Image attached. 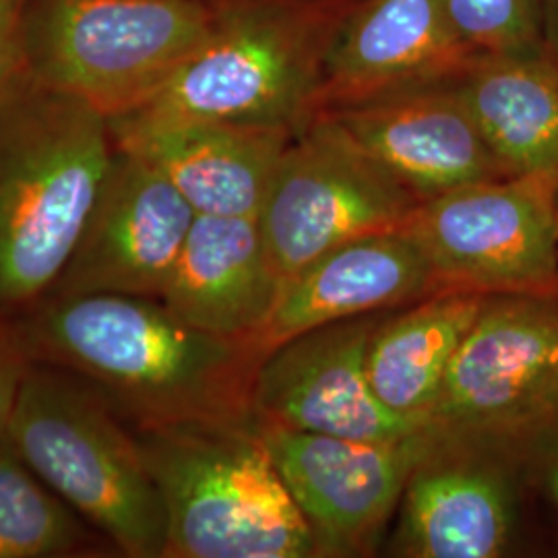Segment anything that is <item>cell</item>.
<instances>
[{"label": "cell", "instance_id": "6da1fadb", "mask_svg": "<svg viewBox=\"0 0 558 558\" xmlns=\"http://www.w3.org/2000/svg\"><path fill=\"white\" fill-rule=\"evenodd\" d=\"M15 325L29 359L96 387L133 430L255 424V380L267 352L189 325L161 300L46 299Z\"/></svg>", "mask_w": 558, "mask_h": 558}, {"label": "cell", "instance_id": "7a4b0ae2", "mask_svg": "<svg viewBox=\"0 0 558 558\" xmlns=\"http://www.w3.org/2000/svg\"><path fill=\"white\" fill-rule=\"evenodd\" d=\"M114 156L110 122L23 75L0 94V315L48 299Z\"/></svg>", "mask_w": 558, "mask_h": 558}, {"label": "cell", "instance_id": "3957f363", "mask_svg": "<svg viewBox=\"0 0 558 558\" xmlns=\"http://www.w3.org/2000/svg\"><path fill=\"white\" fill-rule=\"evenodd\" d=\"M362 0H214L205 40L120 122H240L300 131L325 62Z\"/></svg>", "mask_w": 558, "mask_h": 558}, {"label": "cell", "instance_id": "277c9868", "mask_svg": "<svg viewBox=\"0 0 558 558\" xmlns=\"http://www.w3.org/2000/svg\"><path fill=\"white\" fill-rule=\"evenodd\" d=\"M4 435L117 555L163 558V505L137 433L96 387L32 360Z\"/></svg>", "mask_w": 558, "mask_h": 558}, {"label": "cell", "instance_id": "5b68a950", "mask_svg": "<svg viewBox=\"0 0 558 558\" xmlns=\"http://www.w3.org/2000/svg\"><path fill=\"white\" fill-rule=\"evenodd\" d=\"M135 433L163 505V558L317 557L257 424Z\"/></svg>", "mask_w": 558, "mask_h": 558}, {"label": "cell", "instance_id": "8992f818", "mask_svg": "<svg viewBox=\"0 0 558 558\" xmlns=\"http://www.w3.org/2000/svg\"><path fill=\"white\" fill-rule=\"evenodd\" d=\"M211 17L214 0H25L23 71L119 119L160 92Z\"/></svg>", "mask_w": 558, "mask_h": 558}, {"label": "cell", "instance_id": "52a82bcc", "mask_svg": "<svg viewBox=\"0 0 558 558\" xmlns=\"http://www.w3.org/2000/svg\"><path fill=\"white\" fill-rule=\"evenodd\" d=\"M558 420V299L490 296L424 420L430 439L515 459Z\"/></svg>", "mask_w": 558, "mask_h": 558}, {"label": "cell", "instance_id": "ba28073f", "mask_svg": "<svg viewBox=\"0 0 558 558\" xmlns=\"http://www.w3.org/2000/svg\"><path fill=\"white\" fill-rule=\"evenodd\" d=\"M558 177L521 174L420 201L403 230L442 292L558 299Z\"/></svg>", "mask_w": 558, "mask_h": 558}, {"label": "cell", "instance_id": "9c48e42d", "mask_svg": "<svg viewBox=\"0 0 558 558\" xmlns=\"http://www.w3.org/2000/svg\"><path fill=\"white\" fill-rule=\"evenodd\" d=\"M418 203L336 120L317 114L283 151L257 220L286 283L345 242L403 228Z\"/></svg>", "mask_w": 558, "mask_h": 558}, {"label": "cell", "instance_id": "30bf717a", "mask_svg": "<svg viewBox=\"0 0 558 558\" xmlns=\"http://www.w3.org/2000/svg\"><path fill=\"white\" fill-rule=\"evenodd\" d=\"M257 433L306 521L317 558L368 557L398 513L428 435L364 440L257 422Z\"/></svg>", "mask_w": 558, "mask_h": 558}, {"label": "cell", "instance_id": "8fae6325", "mask_svg": "<svg viewBox=\"0 0 558 558\" xmlns=\"http://www.w3.org/2000/svg\"><path fill=\"white\" fill-rule=\"evenodd\" d=\"M195 218L170 180L114 145L100 193L48 299L122 294L160 300Z\"/></svg>", "mask_w": 558, "mask_h": 558}, {"label": "cell", "instance_id": "7c38bea8", "mask_svg": "<svg viewBox=\"0 0 558 558\" xmlns=\"http://www.w3.org/2000/svg\"><path fill=\"white\" fill-rule=\"evenodd\" d=\"M389 313L329 323L269 350L255 380V420L348 439L426 433L420 422L391 412L368 379V345Z\"/></svg>", "mask_w": 558, "mask_h": 558}, {"label": "cell", "instance_id": "4fadbf2b", "mask_svg": "<svg viewBox=\"0 0 558 558\" xmlns=\"http://www.w3.org/2000/svg\"><path fill=\"white\" fill-rule=\"evenodd\" d=\"M480 57L442 0H362L325 62L317 114L453 85Z\"/></svg>", "mask_w": 558, "mask_h": 558}, {"label": "cell", "instance_id": "5bb4252c", "mask_svg": "<svg viewBox=\"0 0 558 558\" xmlns=\"http://www.w3.org/2000/svg\"><path fill=\"white\" fill-rule=\"evenodd\" d=\"M511 463L490 447L428 437L399 500L396 555L500 557L515 525Z\"/></svg>", "mask_w": 558, "mask_h": 558}, {"label": "cell", "instance_id": "9a60e30c", "mask_svg": "<svg viewBox=\"0 0 558 558\" xmlns=\"http://www.w3.org/2000/svg\"><path fill=\"white\" fill-rule=\"evenodd\" d=\"M319 114L336 120L418 201L509 177L459 98L456 83Z\"/></svg>", "mask_w": 558, "mask_h": 558}, {"label": "cell", "instance_id": "2e32d148", "mask_svg": "<svg viewBox=\"0 0 558 558\" xmlns=\"http://www.w3.org/2000/svg\"><path fill=\"white\" fill-rule=\"evenodd\" d=\"M114 145L154 166L197 216L257 218L279 160L299 131L240 122L108 120Z\"/></svg>", "mask_w": 558, "mask_h": 558}, {"label": "cell", "instance_id": "e0dca14e", "mask_svg": "<svg viewBox=\"0 0 558 558\" xmlns=\"http://www.w3.org/2000/svg\"><path fill=\"white\" fill-rule=\"evenodd\" d=\"M439 292L430 260L408 230L362 236L333 248L283 283L259 345L269 352L323 325L396 311Z\"/></svg>", "mask_w": 558, "mask_h": 558}, {"label": "cell", "instance_id": "ac0fdd59", "mask_svg": "<svg viewBox=\"0 0 558 558\" xmlns=\"http://www.w3.org/2000/svg\"><path fill=\"white\" fill-rule=\"evenodd\" d=\"M281 288L257 218L197 216L160 300L203 331L259 343Z\"/></svg>", "mask_w": 558, "mask_h": 558}, {"label": "cell", "instance_id": "d6986e66", "mask_svg": "<svg viewBox=\"0 0 558 558\" xmlns=\"http://www.w3.org/2000/svg\"><path fill=\"white\" fill-rule=\"evenodd\" d=\"M456 89L509 177H558V59L548 50L482 54Z\"/></svg>", "mask_w": 558, "mask_h": 558}, {"label": "cell", "instance_id": "ffe728a7", "mask_svg": "<svg viewBox=\"0 0 558 558\" xmlns=\"http://www.w3.org/2000/svg\"><path fill=\"white\" fill-rule=\"evenodd\" d=\"M488 299L439 292L383 319L368 345L366 371L377 398L391 412L424 426L451 360Z\"/></svg>", "mask_w": 558, "mask_h": 558}, {"label": "cell", "instance_id": "44dd1931", "mask_svg": "<svg viewBox=\"0 0 558 558\" xmlns=\"http://www.w3.org/2000/svg\"><path fill=\"white\" fill-rule=\"evenodd\" d=\"M112 553L114 546L41 482L0 430V558Z\"/></svg>", "mask_w": 558, "mask_h": 558}, {"label": "cell", "instance_id": "7402d4cb", "mask_svg": "<svg viewBox=\"0 0 558 558\" xmlns=\"http://www.w3.org/2000/svg\"><path fill=\"white\" fill-rule=\"evenodd\" d=\"M459 36L478 54L546 50L538 0H442Z\"/></svg>", "mask_w": 558, "mask_h": 558}, {"label": "cell", "instance_id": "603a6c76", "mask_svg": "<svg viewBox=\"0 0 558 558\" xmlns=\"http://www.w3.org/2000/svg\"><path fill=\"white\" fill-rule=\"evenodd\" d=\"M29 364L32 359L15 320L0 315V430H4L13 412Z\"/></svg>", "mask_w": 558, "mask_h": 558}, {"label": "cell", "instance_id": "cb8c5ba5", "mask_svg": "<svg viewBox=\"0 0 558 558\" xmlns=\"http://www.w3.org/2000/svg\"><path fill=\"white\" fill-rule=\"evenodd\" d=\"M25 0H0V94L25 75L21 54V20Z\"/></svg>", "mask_w": 558, "mask_h": 558}, {"label": "cell", "instance_id": "d4e9b609", "mask_svg": "<svg viewBox=\"0 0 558 558\" xmlns=\"http://www.w3.org/2000/svg\"><path fill=\"white\" fill-rule=\"evenodd\" d=\"M525 449H539V478L548 497L558 505V420Z\"/></svg>", "mask_w": 558, "mask_h": 558}, {"label": "cell", "instance_id": "484cf974", "mask_svg": "<svg viewBox=\"0 0 558 558\" xmlns=\"http://www.w3.org/2000/svg\"><path fill=\"white\" fill-rule=\"evenodd\" d=\"M546 50L558 59V0H538Z\"/></svg>", "mask_w": 558, "mask_h": 558}, {"label": "cell", "instance_id": "4316f807", "mask_svg": "<svg viewBox=\"0 0 558 558\" xmlns=\"http://www.w3.org/2000/svg\"><path fill=\"white\" fill-rule=\"evenodd\" d=\"M557 230H558V223H557Z\"/></svg>", "mask_w": 558, "mask_h": 558}]
</instances>
